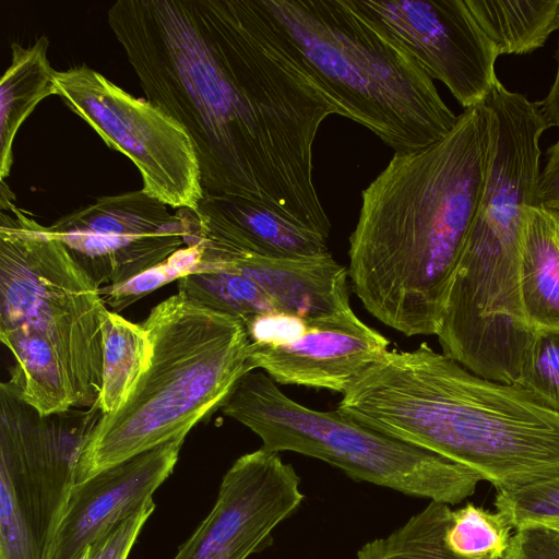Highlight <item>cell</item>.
<instances>
[{
	"label": "cell",
	"instance_id": "cell-1",
	"mask_svg": "<svg viewBox=\"0 0 559 559\" xmlns=\"http://www.w3.org/2000/svg\"><path fill=\"white\" fill-rule=\"evenodd\" d=\"M107 19L147 100L188 133L204 192L266 203L329 239L313 143L335 110L254 0H119Z\"/></svg>",
	"mask_w": 559,
	"mask_h": 559
},
{
	"label": "cell",
	"instance_id": "cell-2",
	"mask_svg": "<svg viewBox=\"0 0 559 559\" xmlns=\"http://www.w3.org/2000/svg\"><path fill=\"white\" fill-rule=\"evenodd\" d=\"M490 150L485 103L426 147L394 153L362 191L349 280L376 319L437 335L447 292L481 197Z\"/></svg>",
	"mask_w": 559,
	"mask_h": 559
},
{
	"label": "cell",
	"instance_id": "cell-3",
	"mask_svg": "<svg viewBox=\"0 0 559 559\" xmlns=\"http://www.w3.org/2000/svg\"><path fill=\"white\" fill-rule=\"evenodd\" d=\"M336 409L468 467L498 491L559 476V413L427 343L386 350L352 382Z\"/></svg>",
	"mask_w": 559,
	"mask_h": 559
},
{
	"label": "cell",
	"instance_id": "cell-4",
	"mask_svg": "<svg viewBox=\"0 0 559 559\" xmlns=\"http://www.w3.org/2000/svg\"><path fill=\"white\" fill-rule=\"evenodd\" d=\"M13 201L1 180L0 340L15 360L9 381L43 415L91 407L102 388L100 287L49 226Z\"/></svg>",
	"mask_w": 559,
	"mask_h": 559
},
{
	"label": "cell",
	"instance_id": "cell-5",
	"mask_svg": "<svg viewBox=\"0 0 559 559\" xmlns=\"http://www.w3.org/2000/svg\"><path fill=\"white\" fill-rule=\"evenodd\" d=\"M273 43L319 88L335 115L397 152L443 139L457 117L433 80L355 0H255Z\"/></svg>",
	"mask_w": 559,
	"mask_h": 559
},
{
	"label": "cell",
	"instance_id": "cell-6",
	"mask_svg": "<svg viewBox=\"0 0 559 559\" xmlns=\"http://www.w3.org/2000/svg\"><path fill=\"white\" fill-rule=\"evenodd\" d=\"M141 325L152 345L148 365L123 402L91 431L75 484L188 435L251 371L245 323L179 292L152 308Z\"/></svg>",
	"mask_w": 559,
	"mask_h": 559
},
{
	"label": "cell",
	"instance_id": "cell-7",
	"mask_svg": "<svg viewBox=\"0 0 559 559\" xmlns=\"http://www.w3.org/2000/svg\"><path fill=\"white\" fill-rule=\"evenodd\" d=\"M221 408L254 432L267 451L314 457L354 480L406 496L457 504L483 480L468 467L361 425L337 409L301 405L262 371L245 373Z\"/></svg>",
	"mask_w": 559,
	"mask_h": 559
},
{
	"label": "cell",
	"instance_id": "cell-8",
	"mask_svg": "<svg viewBox=\"0 0 559 559\" xmlns=\"http://www.w3.org/2000/svg\"><path fill=\"white\" fill-rule=\"evenodd\" d=\"M100 409L43 415L10 382L0 386V559H50Z\"/></svg>",
	"mask_w": 559,
	"mask_h": 559
},
{
	"label": "cell",
	"instance_id": "cell-9",
	"mask_svg": "<svg viewBox=\"0 0 559 559\" xmlns=\"http://www.w3.org/2000/svg\"><path fill=\"white\" fill-rule=\"evenodd\" d=\"M55 83L56 95L134 164L147 195L175 209H198L204 194L199 162L188 133L173 117L85 63L57 71Z\"/></svg>",
	"mask_w": 559,
	"mask_h": 559
},
{
	"label": "cell",
	"instance_id": "cell-10",
	"mask_svg": "<svg viewBox=\"0 0 559 559\" xmlns=\"http://www.w3.org/2000/svg\"><path fill=\"white\" fill-rule=\"evenodd\" d=\"M98 286L124 283L198 240L193 211L169 213L143 190L99 197L49 226Z\"/></svg>",
	"mask_w": 559,
	"mask_h": 559
},
{
	"label": "cell",
	"instance_id": "cell-11",
	"mask_svg": "<svg viewBox=\"0 0 559 559\" xmlns=\"http://www.w3.org/2000/svg\"><path fill=\"white\" fill-rule=\"evenodd\" d=\"M464 109L485 102L498 58L464 0H355Z\"/></svg>",
	"mask_w": 559,
	"mask_h": 559
},
{
	"label": "cell",
	"instance_id": "cell-12",
	"mask_svg": "<svg viewBox=\"0 0 559 559\" xmlns=\"http://www.w3.org/2000/svg\"><path fill=\"white\" fill-rule=\"evenodd\" d=\"M300 477L277 452L239 456L222 478L216 501L171 559H247L300 507Z\"/></svg>",
	"mask_w": 559,
	"mask_h": 559
},
{
	"label": "cell",
	"instance_id": "cell-13",
	"mask_svg": "<svg viewBox=\"0 0 559 559\" xmlns=\"http://www.w3.org/2000/svg\"><path fill=\"white\" fill-rule=\"evenodd\" d=\"M307 321V331L292 343H251L250 370H264L280 384L343 394L364 370L389 350V340L361 321L352 307Z\"/></svg>",
	"mask_w": 559,
	"mask_h": 559
},
{
	"label": "cell",
	"instance_id": "cell-14",
	"mask_svg": "<svg viewBox=\"0 0 559 559\" xmlns=\"http://www.w3.org/2000/svg\"><path fill=\"white\" fill-rule=\"evenodd\" d=\"M187 433L73 486L50 559H81L117 523L141 511L171 475Z\"/></svg>",
	"mask_w": 559,
	"mask_h": 559
},
{
	"label": "cell",
	"instance_id": "cell-15",
	"mask_svg": "<svg viewBox=\"0 0 559 559\" xmlns=\"http://www.w3.org/2000/svg\"><path fill=\"white\" fill-rule=\"evenodd\" d=\"M204 246L216 271L229 269L255 282L278 311L304 319L333 314L350 307L348 267L330 252L304 258H273L225 252Z\"/></svg>",
	"mask_w": 559,
	"mask_h": 559
},
{
	"label": "cell",
	"instance_id": "cell-16",
	"mask_svg": "<svg viewBox=\"0 0 559 559\" xmlns=\"http://www.w3.org/2000/svg\"><path fill=\"white\" fill-rule=\"evenodd\" d=\"M193 212L202 242L215 250L273 258L330 252L328 238L257 200L204 192Z\"/></svg>",
	"mask_w": 559,
	"mask_h": 559
},
{
	"label": "cell",
	"instance_id": "cell-17",
	"mask_svg": "<svg viewBox=\"0 0 559 559\" xmlns=\"http://www.w3.org/2000/svg\"><path fill=\"white\" fill-rule=\"evenodd\" d=\"M519 284L525 317L535 329L559 328V212L542 204L525 210Z\"/></svg>",
	"mask_w": 559,
	"mask_h": 559
},
{
	"label": "cell",
	"instance_id": "cell-18",
	"mask_svg": "<svg viewBox=\"0 0 559 559\" xmlns=\"http://www.w3.org/2000/svg\"><path fill=\"white\" fill-rule=\"evenodd\" d=\"M49 41L40 36L29 47L11 45L12 60L0 82V179L10 175L12 145L21 124L37 104L56 95V72L47 58Z\"/></svg>",
	"mask_w": 559,
	"mask_h": 559
},
{
	"label": "cell",
	"instance_id": "cell-19",
	"mask_svg": "<svg viewBox=\"0 0 559 559\" xmlns=\"http://www.w3.org/2000/svg\"><path fill=\"white\" fill-rule=\"evenodd\" d=\"M496 53L524 55L559 31V0H464Z\"/></svg>",
	"mask_w": 559,
	"mask_h": 559
},
{
	"label": "cell",
	"instance_id": "cell-20",
	"mask_svg": "<svg viewBox=\"0 0 559 559\" xmlns=\"http://www.w3.org/2000/svg\"><path fill=\"white\" fill-rule=\"evenodd\" d=\"M102 388L95 405L104 414L115 411L146 369L152 345L140 324L106 310L102 323Z\"/></svg>",
	"mask_w": 559,
	"mask_h": 559
},
{
	"label": "cell",
	"instance_id": "cell-21",
	"mask_svg": "<svg viewBox=\"0 0 559 559\" xmlns=\"http://www.w3.org/2000/svg\"><path fill=\"white\" fill-rule=\"evenodd\" d=\"M178 292L198 305L243 323L259 314L278 311L255 282L229 269L187 275L178 280Z\"/></svg>",
	"mask_w": 559,
	"mask_h": 559
},
{
	"label": "cell",
	"instance_id": "cell-22",
	"mask_svg": "<svg viewBox=\"0 0 559 559\" xmlns=\"http://www.w3.org/2000/svg\"><path fill=\"white\" fill-rule=\"evenodd\" d=\"M449 504L430 501L389 535L374 539L378 559H462L450 552L444 534L451 521Z\"/></svg>",
	"mask_w": 559,
	"mask_h": 559
},
{
	"label": "cell",
	"instance_id": "cell-23",
	"mask_svg": "<svg viewBox=\"0 0 559 559\" xmlns=\"http://www.w3.org/2000/svg\"><path fill=\"white\" fill-rule=\"evenodd\" d=\"M512 530L508 519L499 511L466 503L452 510L444 544L450 552L462 559H503Z\"/></svg>",
	"mask_w": 559,
	"mask_h": 559
},
{
	"label": "cell",
	"instance_id": "cell-24",
	"mask_svg": "<svg viewBox=\"0 0 559 559\" xmlns=\"http://www.w3.org/2000/svg\"><path fill=\"white\" fill-rule=\"evenodd\" d=\"M513 384L559 413V328L534 330Z\"/></svg>",
	"mask_w": 559,
	"mask_h": 559
},
{
	"label": "cell",
	"instance_id": "cell-25",
	"mask_svg": "<svg viewBox=\"0 0 559 559\" xmlns=\"http://www.w3.org/2000/svg\"><path fill=\"white\" fill-rule=\"evenodd\" d=\"M203 250L202 241L186 246L124 283L100 287L99 293L107 306L122 310L165 284L201 273Z\"/></svg>",
	"mask_w": 559,
	"mask_h": 559
},
{
	"label": "cell",
	"instance_id": "cell-26",
	"mask_svg": "<svg viewBox=\"0 0 559 559\" xmlns=\"http://www.w3.org/2000/svg\"><path fill=\"white\" fill-rule=\"evenodd\" d=\"M495 507L513 530L559 525V476L514 490H499Z\"/></svg>",
	"mask_w": 559,
	"mask_h": 559
},
{
	"label": "cell",
	"instance_id": "cell-27",
	"mask_svg": "<svg viewBox=\"0 0 559 559\" xmlns=\"http://www.w3.org/2000/svg\"><path fill=\"white\" fill-rule=\"evenodd\" d=\"M156 504L152 500L141 511L117 523L87 550V559H128Z\"/></svg>",
	"mask_w": 559,
	"mask_h": 559
},
{
	"label": "cell",
	"instance_id": "cell-28",
	"mask_svg": "<svg viewBox=\"0 0 559 559\" xmlns=\"http://www.w3.org/2000/svg\"><path fill=\"white\" fill-rule=\"evenodd\" d=\"M308 319L282 311L259 314L245 323L251 343L281 345L298 340Z\"/></svg>",
	"mask_w": 559,
	"mask_h": 559
},
{
	"label": "cell",
	"instance_id": "cell-29",
	"mask_svg": "<svg viewBox=\"0 0 559 559\" xmlns=\"http://www.w3.org/2000/svg\"><path fill=\"white\" fill-rule=\"evenodd\" d=\"M503 559H559V531L539 525L515 530Z\"/></svg>",
	"mask_w": 559,
	"mask_h": 559
},
{
	"label": "cell",
	"instance_id": "cell-30",
	"mask_svg": "<svg viewBox=\"0 0 559 559\" xmlns=\"http://www.w3.org/2000/svg\"><path fill=\"white\" fill-rule=\"evenodd\" d=\"M546 164L538 180V201L559 212V140L548 147Z\"/></svg>",
	"mask_w": 559,
	"mask_h": 559
},
{
	"label": "cell",
	"instance_id": "cell-31",
	"mask_svg": "<svg viewBox=\"0 0 559 559\" xmlns=\"http://www.w3.org/2000/svg\"><path fill=\"white\" fill-rule=\"evenodd\" d=\"M557 68L549 93L538 106L549 127L559 128V39L557 49Z\"/></svg>",
	"mask_w": 559,
	"mask_h": 559
},
{
	"label": "cell",
	"instance_id": "cell-32",
	"mask_svg": "<svg viewBox=\"0 0 559 559\" xmlns=\"http://www.w3.org/2000/svg\"><path fill=\"white\" fill-rule=\"evenodd\" d=\"M88 550V549H87ZM81 559H87V551L82 556Z\"/></svg>",
	"mask_w": 559,
	"mask_h": 559
},
{
	"label": "cell",
	"instance_id": "cell-33",
	"mask_svg": "<svg viewBox=\"0 0 559 559\" xmlns=\"http://www.w3.org/2000/svg\"><path fill=\"white\" fill-rule=\"evenodd\" d=\"M552 528L559 531V525L552 526Z\"/></svg>",
	"mask_w": 559,
	"mask_h": 559
}]
</instances>
